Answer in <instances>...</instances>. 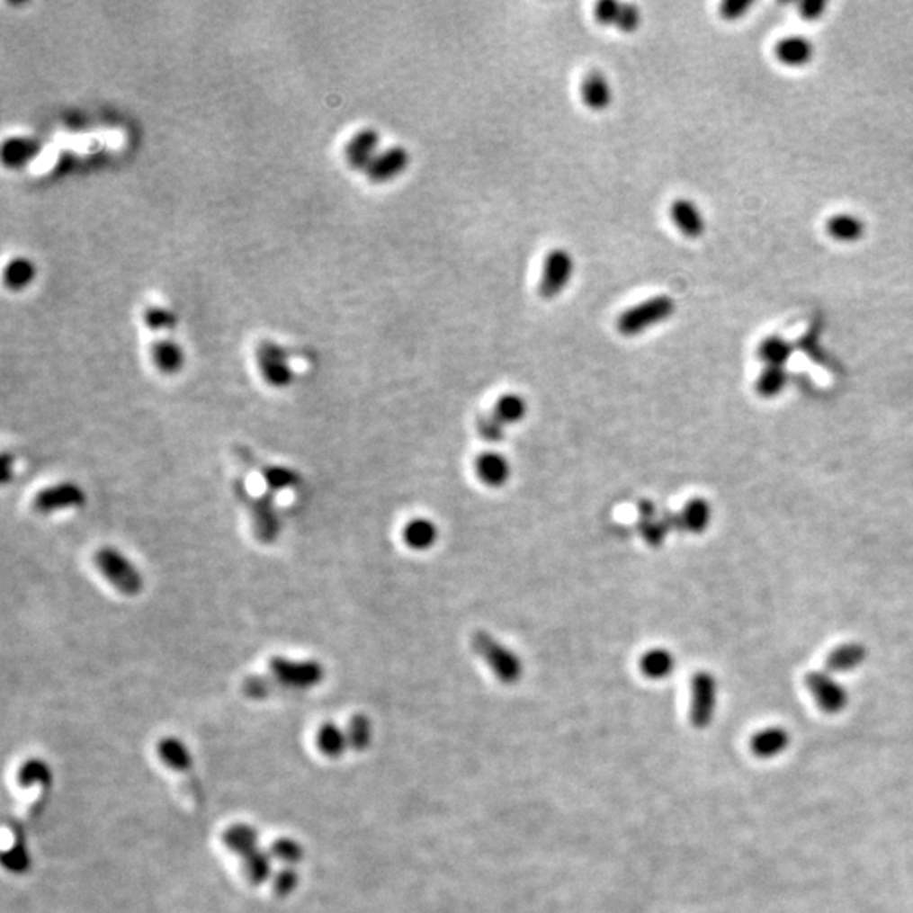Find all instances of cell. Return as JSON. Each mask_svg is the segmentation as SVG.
I'll use <instances>...</instances> for the list:
<instances>
[{
  "label": "cell",
  "instance_id": "6da1fadb",
  "mask_svg": "<svg viewBox=\"0 0 913 913\" xmlns=\"http://www.w3.org/2000/svg\"><path fill=\"white\" fill-rule=\"evenodd\" d=\"M470 643L474 653L489 667V670L501 684L515 685L520 682L523 676L520 657L513 649L499 643L491 632H474Z\"/></svg>",
  "mask_w": 913,
  "mask_h": 913
},
{
  "label": "cell",
  "instance_id": "7a4b0ae2",
  "mask_svg": "<svg viewBox=\"0 0 913 913\" xmlns=\"http://www.w3.org/2000/svg\"><path fill=\"white\" fill-rule=\"evenodd\" d=\"M674 313L675 301L670 296H653L621 311L616 318V330L622 337H636L648 328L668 320Z\"/></svg>",
  "mask_w": 913,
  "mask_h": 913
},
{
  "label": "cell",
  "instance_id": "3957f363",
  "mask_svg": "<svg viewBox=\"0 0 913 913\" xmlns=\"http://www.w3.org/2000/svg\"><path fill=\"white\" fill-rule=\"evenodd\" d=\"M94 563L113 589L124 595H138L144 587V578L138 567L117 548H99L94 555Z\"/></svg>",
  "mask_w": 913,
  "mask_h": 913
},
{
  "label": "cell",
  "instance_id": "277c9868",
  "mask_svg": "<svg viewBox=\"0 0 913 913\" xmlns=\"http://www.w3.org/2000/svg\"><path fill=\"white\" fill-rule=\"evenodd\" d=\"M236 494L242 499V503L246 501V506L249 509L255 540L263 545H273L282 533V520L276 509V494L266 491L263 496L254 497L240 480L236 482Z\"/></svg>",
  "mask_w": 913,
  "mask_h": 913
},
{
  "label": "cell",
  "instance_id": "5b68a950",
  "mask_svg": "<svg viewBox=\"0 0 913 913\" xmlns=\"http://www.w3.org/2000/svg\"><path fill=\"white\" fill-rule=\"evenodd\" d=\"M269 674L273 675L284 689H313L324 682L325 668L315 660H291L286 657H273L267 661Z\"/></svg>",
  "mask_w": 913,
  "mask_h": 913
},
{
  "label": "cell",
  "instance_id": "8992f818",
  "mask_svg": "<svg viewBox=\"0 0 913 913\" xmlns=\"http://www.w3.org/2000/svg\"><path fill=\"white\" fill-rule=\"evenodd\" d=\"M576 263L567 249L557 247L545 255L542 276L538 282V295L545 300H553L562 293L572 282Z\"/></svg>",
  "mask_w": 913,
  "mask_h": 913
},
{
  "label": "cell",
  "instance_id": "52a82bcc",
  "mask_svg": "<svg viewBox=\"0 0 913 913\" xmlns=\"http://www.w3.org/2000/svg\"><path fill=\"white\" fill-rule=\"evenodd\" d=\"M255 364L271 388L282 389L293 382V369L290 365L288 352L273 340H263L255 347Z\"/></svg>",
  "mask_w": 913,
  "mask_h": 913
},
{
  "label": "cell",
  "instance_id": "ba28073f",
  "mask_svg": "<svg viewBox=\"0 0 913 913\" xmlns=\"http://www.w3.org/2000/svg\"><path fill=\"white\" fill-rule=\"evenodd\" d=\"M716 678L709 672H697L690 684V722L694 728H707L716 712Z\"/></svg>",
  "mask_w": 913,
  "mask_h": 913
},
{
  "label": "cell",
  "instance_id": "9c48e42d",
  "mask_svg": "<svg viewBox=\"0 0 913 913\" xmlns=\"http://www.w3.org/2000/svg\"><path fill=\"white\" fill-rule=\"evenodd\" d=\"M86 501L84 489L75 482H59L38 492L32 499V509L40 515H53L65 509L82 507Z\"/></svg>",
  "mask_w": 913,
  "mask_h": 913
},
{
  "label": "cell",
  "instance_id": "30bf717a",
  "mask_svg": "<svg viewBox=\"0 0 913 913\" xmlns=\"http://www.w3.org/2000/svg\"><path fill=\"white\" fill-rule=\"evenodd\" d=\"M807 689L814 695L817 705L828 714H839L847 705V692L829 674L810 672L805 676Z\"/></svg>",
  "mask_w": 913,
  "mask_h": 913
},
{
  "label": "cell",
  "instance_id": "8fae6325",
  "mask_svg": "<svg viewBox=\"0 0 913 913\" xmlns=\"http://www.w3.org/2000/svg\"><path fill=\"white\" fill-rule=\"evenodd\" d=\"M380 132L372 127H364L357 130L344 148V156L349 168L364 171L380 155Z\"/></svg>",
  "mask_w": 913,
  "mask_h": 913
},
{
  "label": "cell",
  "instance_id": "7c38bea8",
  "mask_svg": "<svg viewBox=\"0 0 913 913\" xmlns=\"http://www.w3.org/2000/svg\"><path fill=\"white\" fill-rule=\"evenodd\" d=\"M411 161V156L403 146H391L380 151V155L374 157V161L365 169L367 180L372 183L393 182L401 173L407 171Z\"/></svg>",
  "mask_w": 913,
  "mask_h": 913
},
{
  "label": "cell",
  "instance_id": "4fadbf2b",
  "mask_svg": "<svg viewBox=\"0 0 913 913\" xmlns=\"http://www.w3.org/2000/svg\"><path fill=\"white\" fill-rule=\"evenodd\" d=\"M580 99L592 112H604L613 103V86L603 71L592 70L580 82Z\"/></svg>",
  "mask_w": 913,
  "mask_h": 913
},
{
  "label": "cell",
  "instance_id": "5bb4252c",
  "mask_svg": "<svg viewBox=\"0 0 913 913\" xmlns=\"http://www.w3.org/2000/svg\"><path fill=\"white\" fill-rule=\"evenodd\" d=\"M670 219L680 234L689 239H697L705 232L703 211L689 198H676L672 201Z\"/></svg>",
  "mask_w": 913,
  "mask_h": 913
},
{
  "label": "cell",
  "instance_id": "9a60e30c",
  "mask_svg": "<svg viewBox=\"0 0 913 913\" xmlns=\"http://www.w3.org/2000/svg\"><path fill=\"white\" fill-rule=\"evenodd\" d=\"M157 758L169 770L178 773H192L193 770V756L188 746L184 745L180 738L176 736H166L161 738L156 745Z\"/></svg>",
  "mask_w": 913,
  "mask_h": 913
},
{
  "label": "cell",
  "instance_id": "2e32d148",
  "mask_svg": "<svg viewBox=\"0 0 913 913\" xmlns=\"http://www.w3.org/2000/svg\"><path fill=\"white\" fill-rule=\"evenodd\" d=\"M476 474L489 488H501L511 478V464L499 452H484L476 459Z\"/></svg>",
  "mask_w": 913,
  "mask_h": 913
},
{
  "label": "cell",
  "instance_id": "e0dca14e",
  "mask_svg": "<svg viewBox=\"0 0 913 913\" xmlns=\"http://www.w3.org/2000/svg\"><path fill=\"white\" fill-rule=\"evenodd\" d=\"M751 751L759 759H773L783 755L790 746V734L787 730L773 726L758 730L751 738Z\"/></svg>",
  "mask_w": 913,
  "mask_h": 913
},
{
  "label": "cell",
  "instance_id": "ac0fdd59",
  "mask_svg": "<svg viewBox=\"0 0 913 913\" xmlns=\"http://www.w3.org/2000/svg\"><path fill=\"white\" fill-rule=\"evenodd\" d=\"M151 359L161 374H178L184 365V352L175 340L159 338L151 345Z\"/></svg>",
  "mask_w": 913,
  "mask_h": 913
},
{
  "label": "cell",
  "instance_id": "d6986e66",
  "mask_svg": "<svg viewBox=\"0 0 913 913\" xmlns=\"http://www.w3.org/2000/svg\"><path fill=\"white\" fill-rule=\"evenodd\" d=\"M222 843L232 855L246 856L259 849V832L249 824H232L224 830Z\"/></svg>",
  "mask_w": 913,
  "mask_h": 913
},
{
  "label": "cell",
  "instance_id": "ffe728a7",
  "mask_svg": "<svg viewBox=\"0 0 913 913\" xmlns=\"http://www.w3.org/2000/svg\"><path fill=\"white\" fill-rule=\"evenodd\" d=\"M438 540V526L432 520L415 518L403 528V542L411 550H430Z\"/></svg>",
  "mask_w": 913,
  "mask_h": 913
},
{
  "label": "cell",
  "instance_id": "44dd1931",
  "mask_svg": "<svg viewBox=\"0 0 913 913\" xmlns=\"http://www.w3.org/2000/svg\"><path fill=\"white\" fill-rule=\"evenodd\" d=\"M315 743L318 751L330 759L340 758L349 747L345 730H342L336 722H324L317 730Z\"/></svg>",
  "mask_w": 913,
  "mask_h": 913
},
{
  "label": "cell",
  "instance_id": "7402d4cb",
  "mask_svg": "<svg viewBox=\"0 0 913 913\" xmlns=\"http://www.w3.org/2000/svg\"><path fill=\"white\" fill-rule=\"evenodd\" d=\"M774 53L783 65L801 67L814 55V46L803 36H788L776 44Z\"/></svg>",
  "mask_w": 913,
  "mask_h": 913
},
{
  "label": "cell",
  "instance_id": "603a6c76",
  "mask_svg": "<svg viewBox=\"0 0 913 913\" xmlns=\"http://www.w3.org/2000/svg\"><path fill=\"white\" fill-rule=\"evenodd\" d=\"M712 518V511L705 499L695 497L689 501L678 515V526L689 533H703Z\"/></svg>",
  "mask_w": 913,
  "mask_h": 913
},
{
  "label": "cell",
  "instance_id": "cb8c5ba5",
  "mask_svg": "<svg viewBox=\"0 0 913 913\" xmlns=\"http://www.w3.org/2000/svg\"><path fill=\"white\" fill-rule=\"evenodd\" d=\"M240 859H242V873L251 885H263L273 878V874H274L273 861L274 859L271 857L269 851L259 847Z\"/></svg>",
  "mask_w": 913,
  "mask_h": 913
},
{
  "label": "cell",
  "instance_id": "d4e9b609",
  "mask_svg": "<svg viewBox=\"0 0 913 913\" xmlns=\"http://www.w3.org/2000/svg\"><path fill=\"white\" fill-rule=\"evenodd\" d=\"M40 146L29 138H11L2 146V163L7 168H22L38 155Z\"/></svg>",
  "mask_w": 913,
  "mask_h": 913
},
{
  "label": "cell",
  "instance_id": "484cf974",
  "mask_svg": "<svg viewBox=\"0 0 913 913\" xmlns=\"http://www.w3.org/2000/svg\"><path fill=\"white\" fill-rule=\"evenodd\" d=\"M640 670L647 678L663 680L675 670L674 655L665 648H653L640 660Z\"/></svg>",
  "mask_w": 913,
  "mask_h": 913
},
{
  "label": "cell",
  "instance_id": "4316f807",
  "mask_svg": "<svg viewBox=\"0 0 913 913\" xmlns=\"http://www.w3.org/2000/svg\"><path fill=\"white\" fill-rule=\"evenodd\" d=\"M17 782L21 783V787H41L42 790H49L53 785V772L44 759H26L17 773Z\"/></svg>",
  "mask_w": 913,
  "mask_h": 913
},
{
  "label": "cell",
  "instance_id": "83f0119b",
  "mask_svg": "<svg viewBox=\"0 0 913 913\" xmlns=\"http://www.w3.org/2000/svg\"><path fill=\"white\" fill-rule=\"evenodd\" d=\"M866 658V649L857 643H847L843 647L836 648L828 657V668L830 672H851L856 670L857 667Z\"/></svg>",
  "mask_w": 913,
  "mask_h": 913
},
{
  "label": "cell",
  "instance_id": "f1b7e54d",
  "mask_svg": "<svg viewBox=\"0 0 913 913\" xmlns=\"http://www.w3.org/2000/svg\"><path fill=\"white\" fill-rule=\"evenodd\" d=\"M36 278V266L26 257H14L4 267V282L9 290L21 291Z\"/></svg>",
  "mask_w": 913,
  "mask_h": 913
},
{
  "label": "cell",
  "instance_id": "f546056e",
  "mask_svg": "<svg viewBox=\"0 0 913 913\" xmlns=\"http://www.w3.org/2000/svg\"><path fill=\"white\" fill-rule=\"evenodd\" d=\"M528 413V405L520 394L507 393L496 399L492 415L503 425L520 423Z\"/></svg>",
  "mask_w": 913,
  "mask_h": 913
},
{
  "label": "cell",
  "instance_id": "4dcf8cb0",
  "mask_svg": "<svg viewBox=\"0 0 913 913\" xmlns=\"http://www.w3.org/2000/svg\"><path fill=\"white\" fill-rule=\"evenodd\" d=\"M830 237L841 242H855L864 234V225L851 213H837L828 222Z\"/></svg>",
  "mask_w": 913,
  "mask_h": 913
},
{
  "label": "cell",
  "instance_id": "1f68e13d",
  "mask_svg": "<svg viewBox=\"0 0 913 913\" xmlns=\"http://www.w3.org/2000/svg\"><path fill=\"white\" fill-rule=\"evenodd\" d=\"M261 476L264 479L267 492H273V494L291 489L300 484V476L293 469L284 467V465H266V467H263Z\"/></svg>",
  "mask_w": 913,
  "mask_h": 913
},
{
  "label": "cell",
  "instance_id": "d6a6232c",
  "mask_svg": "<svg viewBox=\"0 0 913 913\" xmlns=\"http://www.w3.org/2000/svg\"><path fill=\"white\" fill-rule=\"evenodd\" d=\"M276 689L286 690L273 675H251L242 682V694L253 701L267 699L278 692Z\"/></svg>",
  "mask_w": 913,
  "mask_h": 913
},
{
  "label": "cell",
  "instance_id": "836d02e7",
  "mask_svg": "<svg viewBox=\"0 0 913 913\" xmlns=\"http://www.w3.org/2000/svg\"><path fill=\"white\" fill-rule=\"evenodd\" d=\"M267 851H269V855H271V857L274 861L282 863V866H290V868H295L296 864H300L303 861V857H305L303 846L298 843L296 839H291V837H280V839H276L274 843L269 846Z\"/></svg>",
  "mask_w": 913,
  "mask_h": 913
},
{
  "label": "cell",
  "instance_id": "e575fe53",
  "mask_svg": "<svg viewBox=\"0 0 913 913\" xmlns=\"http://www.w3.org/2000/svg\"><path fill=\"white\" fill-rule=\"evenodd\" d=\"M349 747L354 751H365L372 741V724L364 714H355L349 719L345 728Z\"/></svg>",
  "mask_w": 913,
  "mask_h": 913
},
{
  "label": "cell",
  "instance_id": "d590c367",
  "mask_svg": "<svg viewBox=\"0 0 913 913\" xmlns=\"http://www.w3.org/2000/svg\"><path fill=\"white\" fill-rule=\"evenodd\" d=\"M759 359L770 367H783L790 355H792V345L787 340L780 337H768L761 342L758 349Z\"/></svg>",
  "mask_w": 913,
  "mask_h": 913
},
{
  "label": "cell",
  "instance_id": "8d00e7d4",
  "mask_svg": "<svg viewBox=\"0 0 913 913\" xmlns=\"http://www.w3.org/2000/svg\"><path fill=\"white\" fill-rule=\"evenodd\" d=\"M787 384V372L783 367H766L758 380H756V391L765 398H772L780 393Z\"/></svg>",
  "mask_w": 913,
  "mask_h": 913
},
{
  "label": "cell",
  "instance_id": "74e56055",
  "mask_svg": "<svg viewBox=\"0 0 913 913\" xmlns=\"http://www.w3.org/2000/svg\"><path fill=\"white\" fill-rule=\"evenodd\" d=\"M142 322L153 332H166L176 327V315L165 307H148L142 313Z\"/></svg>",
  "mask_w": 913,
  "mask_h": 913
},
{
  "label": "cell",
  "instance_id": "f35d334b",
  "mask_svg": "<svg viewBox=\"0 0 913 913\" xmlns=\"http://www.w3.org/2000/svg\"><path fill=\"white\" fill-rule=\"evenodd\" d=\"M271 883H273V891L282 899V897L291 895L296 888H298V885H300V874H298L295 868L282 866L280 872L273 874Z\"/></svg>",
  "mask_w": 913,
  "mask_h": 913
},
{
  "label": "cell",
  "instance_id": "ab89813d",
  "mask_svg": "<svg viewBox=\"0 0 913 913\" xmlns=\"http://www.w3.org/2000/svg\"><path fill=\"white\" fill-rule=\"evenodd\" d=\"M479 435L482 436L489 443H499L505 440V426L494 415H482L478 420Z\"/></svg>",
  "mask_w": 913,
  "mask_h": 913
},
{
  "label": "cell",
  "instance_id": "60d3db41",
  "mask_svg": "<svg viewBox=\"0 0 913 913\" xmlns=\"http://www.w3.org/2000/svg\"><path fill=\"white\" fill-rule=\"evenodd\" d=\"M2 863H4V868L13 873H24L28 872L29 866H31V856H29L28 847L24 844H19L14 846L13 849H9L4 857H2Z\"/></svg>",
  "mask_w": 913,
  "mask_h": 913
},
{
  "label": "cell",
  "instance_id": "b9f144b4",
  "mask_svg": "<svg viewBox=\"0 0 913 913\" xmlns=\"http://www.w3.org/2000/svg\"><path fill=\"white\" fill-rule=\"evenodd\" d=\"M641 21H643V15L640 7L632 5V4H622L621 5V13H619L618 22H616V28L626 34H631L636 32L640 26H641Z\"/></svg>",
  "mask_w": 913,
  "mask_h": 913
},
{
  "label": "cell",
  "instance_id": "7bdbcfd3",
  "mask_svg": "<svg viewBox=\"0 0 913 913\" xmlns=\"http://www.w3.org/2000/svg\"><path fill=\"white\" fill-rule=\"evenodd\" d=\"M621 5L616 0H601L594 5V19L601 26H616L618 22Z\"/></svg>",
  "mask_w": 913,
  "mask_h": 913
},
{
  "label": "cell",
  "instance_id": "ee69618b",
  "mask_svg": "<svg viewBox=\"0 0 913 913\" xmlns=\"http://www.w3.org/2000/svg\"><path fill=\"white\" fill-rule=\"evenodd\" d=\"M751 5H753L751 0H728L721 5V15L728 21H736L743 17Z\"/></svg>",
  "mask_w": 913,
  "mask_h": 913
},
{
  "label": "cell",
  "instance_id": "f6af8a7d",
  "mask_svg": "<svg viewBox=\"0 0 913 913\" xmlns=\"http://www.w3.org/2000/svg\"><path fill=\"white\" fill-rule=\"evenodd\" d=\"M641 526H643V528H641V532H643V536H645V540H647L649 545H653V547H658L661 542L665 540V534H667V528H665V524H661V523H655V521L647 520L645 521V523H643V524H641Z\"/></svg>",
  "mask_w": 913,
  "mask_h": 913
},
{
  "label": "cell",
  "instance_id": "bcb514c9",
  "mask_svg": "<svg viewBox=\"0 0 913 913\" xmlns=\"http://www.w3.org/2000/svg\"><path fill=\"white\" fill-rule=\"evenodd\" d=\"M826 9H828V4L822 2V0H807V2H801V17L807 19V21L819 19L820 15L824 14Z\"/></svg>",
  "mask_w": 913,
  "mask_h": 913
},
{
  "label": "cell",
  "instance_id": "7dc6e473",
  "mask_svg": "<svg viewBox=\"0 0 913 913\" xmlns=\"http://www.w3.org/2000/svg\"><path fill=\"white\" fill-rule=\"evenodd\" d=\"M13 465L14 461L11 459L9 453H4L2 455V465H0V474H2V484H9V480L13 479Z\"/></svg>",
  "mask_w": 913,
  "mask_h": 913
}]
</instances>
